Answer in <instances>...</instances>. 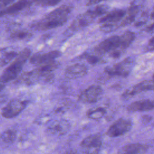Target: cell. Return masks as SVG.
<instances>
[{"instance_id": "1", "label": "cell", "mask_w": 154, "mask_h": 154, "mask_svg": "<svg viewBox=\"0 0 154 154\" xmlns=\"http://www.w3.org/2000/svg\"><path fill=\"white\" fill-rule=\"evenodd\" d=\"M73 6L71 4H63L52 10L42 19L34 22L31 27L35 30L46 31L63 26L67 22Z\"/></svg>"}, {"instance_id": "2", "label": "cell", "mask_w": 154, "mask_h": 154, "mask_svg": "<svg viewBox=\"0 0 154 154\" xmlns=\"http://www.w3.org/2000/svg\"><path fill=\"white\" fill-rule=\"evenodd\" d=\"M31 52L29 49L25 48L18 53L11 64L4 70L0 76V82L5 84L16 79L19 76L25 62L30 57Z\"/></svg>"}, {"instance_id": "3", "label": "cell", "mask_w": 154, "mask_h": 154, "mask_svg": "<svg viewBox=\"0 0 154 154\" xmlns=\"http://www.w3.org/2000/svg\"><path fill=\"white\" fill-rule=\"evenodd\" d=\"M134 64V59L128 57L119 63L107 66L104 72L109 77H126L129 75Z\"/></svg>"}, {"instance_id": "4", "label": "cell", "mask_w": 154, "mask_h": 154, "mask_svg": "<svg viewBox=\"0 0 154 154\" xmlns=\"http://www.w3.org/2000/svg\"><path fill=\"white\" fill-rule=\"evenodd\" d=\"M117 50L123 51L121 48L120 37L119 35H112L105 39L94 48L93 51L103 56L105 53L109 54Z\"/></svg>"}, {"instance_id": "5", "label": "cell", "mask_w": 154, "mask_h": 154, "mask_svg": "<svg viewBox=\"0 0 154 154\" xmlns=\"http://www.w3.org/2000/svg\"><path fill=\"white\" fill-rule=\"evenodd\" d=\"M26 100L14 99L11 100L1 109V115L6 119H11L17 116L27 106Z\"/></svg>"}, {"instance_id": "6", "label": "cell", "mask_w": 154, "mask_h": 154, "mask_svg": "<svg viewBox=\"0 0 154 154\" xmlns=\"http://www.w3.org/2000/svg\"><path fill=\"white\" fill-rule=\"evenodd\" d=\"M101 146L102 139L99 134L90 135L85 138L80 144L84 154H98Z\"/></svg>"}, {"instance_id": "7", "label": "cell", "mask_w": 154, "mask_h": 154, "mask_svg": "<svg viewBox=\"0 0 154 154\" xmlns=\"http://www.w3.org/2000/svg\"><path fill=\"white\" fill-rule=\"evenodd\" d=\"M132 125V122L129 119H119L109 126L106 134L110 137L123 135L131 130Z\"/></svg>"}, {"instance_id": "8", "label": "cell", "mask_w": 154, "mask_h": 154, "mask_svg": "<svg viewBox=\"0 0 154 154\" xmlns=\"http://www.w3.org/2000/svg\"><path fill=\"white\" fill-rule=\"evenodd\" d=\"M103 90L101 87L93 85L84 90L79 96L78 101L84 103H93L100 98Z\"/></svg>"}, {"instance_id": "9", "label": "cell", "mask_w": 154, "mask_h": 154, "mask_svg": "<svg viewBox=\"0 0 154 154\" xmlns=\"http://www.w3.org/2000/svg\"><path fill=\"white\" fill-rule=\"evenodd\" d=\"M59 51H52L47 53H36L29 58V62L32 64L41 66L55 61V59L61 55Z\"/></svg>"}, {"instance_id": "10", "label": "cell", "mask_w": 154, "mask_h": 154, "mask_svg": "<svg viewBox=\"0 0 154 154\" xmlns=\"http://www.w3.org/2000/svg\"><path fill=\"white\" fill-rule=\"evenodd\" d=\"M147 91H154V82L151 81H141L132 88L127 89L122 95L124 99H129L140 93Z\"/></svg>"}, {"instance_id": "11", "label": "cell", "mask_w": 154, "mask_h": 154, "mask_svg": "<svg viewBox=\"0 0 154 154\" xmlns=\"http://www.w3.org/2000/svg\"><path fill=\"white\" fill-rule=\"evenodd\" d=\"M126 14V11L123 9H114L100 18L99 22L102 24H120L119 23V22L123 20Z\"/></svg>"}, {"instance_id": "12", "label": "cell", "mask_w": 154, "mask_h": 154, "mask_svg": "<svg viewBox=\"0 0 154 154\" xmlns=\"http://www.w3.org/2000/svg\"><path fill=\"white\" fill-rule=\"evenodd\" d=\"M70 129V123L66 120H55L49 124L47 128V131L54 135H63Z\"/></svg>"}, {"instance_id": "13", "label": "cell", "mask_w": 154, "mask_h": 154, "mask_svg": "<svg viewBox=\"0 0 154 154\" xmlns=\"http://www.w3.org/2000/svg\"><path fill=\"white\" fill-rule=\"evenodd\" d=\"M87 67L84 64L76 63L68 66L65 70V76L69 79L83 77L87 73Z\"/></svg>"}, {"instance_id": "14", "label": "cell", "mask_w": 154, "mask_h": 154, "mask_svg": "<svg viewBox=\"0 0 154 154\" xmlns=\"http://www.w3.org/2000/svg\"><path fill=\"white\" fill-rule=\"evenodd\" d=\"M154 109V101L150 99H143L134 102L127 107L130 112L148 111Z\"/></svg>"}, {"instance_id": "15", "label": "cell", "mask_w": 154, "mask_h": 154, "mask_svg": "<svg viewBox=\"0 0 154 154\" xmlns=\"http://www.w3.org/2000/svg\"><path fill=\"white\" fill-rule=\"evenodd\" d=\"M30 1H19L13 3L7 7L0 10V17L8 14H13L19 13L21 10L28 8L32 4Z\"/></svg>"}, {"instance_id": "16", "label": "cell", "mask_w": 154, "mask_h": 154, "mask_svg": "<svg viewBox=\"0 0 154 154\" xmlns=\"http://www.w3.org/2000/svg\"><path fill=\"white\" fill-rule=\"evenodd\" d=\"M93 20V19L86 12H85L76 17V18L71 23L69 29L70 31H76L86 27L90 23H91Z\"/></svg>"}, {"instance_id": "17", "label": "cell", "mask_w": 154, "mask_h": 154, "mask_svg": "<svg viewBox=\"0 0 154 154\" xmlns=\"http://www.w3.org/2000/svg\"><path fill=\"white\" fill-rule=\"evenodd\" d=\"M39 80H40V77L38 72L35 69L32 70L25 72L20 75L16 79V82L17 84L29 85L35 83Z\"/></svg>"}, {"instance_id": "18", "label": "cell", "mask_w": 154, "mask_h": 154, "mask_svg": "<svg viewBox=\"0 0 154 154\" xmlns=\"http://www.w3.org/2000/svg\"><path fill=\"white\" fill-rule=\"evenodd\" d=\"M147 149V146L144 144L140 143L129 144L124 146L119 152V154H141Z\"/></svg>"}, {"instance_id": "19", "label": "cell", "mask_w": 154, "mask_h": 154, "mask_svg": "<svg viewBox=\"0 0 154 154\" xmlns=\"http://www.w3.org/2000/svg\"><path fill=\"white\" fill-rule=\"evenodd\" d=\"M139 10L140 8L138 5L135 4H131L130 7L128 8L126 15L120 23V26H126L132 23L135 20V17L138 13Z\"/></svg>"}, {"instance_id": "20", "label": "cell", "mask_w": 154, "mask_h": 154, "mask_svg": "<svg viewBox=\"0 0 154 154\" xmlns=\"http://www.w3.org/2000/svg\"><path fill=\"white\" fill-rule=\"evenodd\" d=\"M17 54L14 50L8 48L0 49V67H3L14 60Z\"/></svg>"}, {"instance_id": "21", "label": "cell", "mask_w": 154, "mask_h": 154, "mask_svg": "<svg viewBox=\"0 0 154 154\" xmlns=\"http://www.w3.org/2000/svg\"><path fill=\"white\" fill-rule=\"evenodd\" d=\"M120 37L121 42V48L124 51L125 49L128 48L134 42L135 38V34L132 31H126Z\"/></svg>"}, {"instance_id": "22", "label": "cell", "mask_w": 154, "mask_h": 154, "mask_svg": "<svg viewBox=\"0 0 154 154\" xmlns=\"http://www.w3.org/2000/svg\"><path fill=\"white\" fill-rule=\"evenodd\" d=\"M108 9V7L104 4L97 5L93 8L88 10L85 11L93 20L103 14H106Z\"/></svg>"}, {"instance_id": "23", "label": "cell", "mask_w": 154, "mask_h": 154, "mask_svg": "<svg viewBox=\"0 0 154 154\" xmlns=\"http://www.w3.org/2000/svg\"><path fill=\"white\" fill-rule=\"evenodd\" d=\"M32 34L31 32L25 29L15 30L10 34V37L12 40H28L32 37Z\"/></svg>"}, {"instance_id": "24", "label": "cell", "mask_w": 154, "mask_h": 154, "mask_svg": "<svg viewBox=\"0 0 154 154\" xmlns=\"http://www.w3.org/2000/svg\"><path fill=\"white\" fill-rule=\"evenodd\" d=\"M83 58H85L88 63L92 65L101 63L104 61L102 55L96 54L93 51V53H85L83 54Z\"/></svg>"}, {"instance_id": "25", "label": "cell", "mask_w": 154, "mask_h": 154, "mask_svg": "<svg viewBox=\"0 0 154 154\" xmlns=\"http://www.w3.org/2000/svg\"><path fill=\"white\" fill-rule=\"evenodd\" d=\"M106 113V110L103 107H97L96 108L90 109L87 112V117L93 120H98L101 119Z\"/></svg>"}, {"instance_id": "26", "label": "cell", "mask_w": 154, "mask_h": 154, "mask_svg": "<svg viewBox=\"0 0 154 154\" xmlns=\"http://www.w3.org/2000/svg\"><path fill=\"white\" fill-rule=\"evenodd\" d=\"M16 132L14 130L7 129L1 134L0 138L4 143H11L14 141L16 138Z\"/></svg>"}, {"instance_id": "27", "label": "cell", "mask_w": 154, "mask_h": 154, "mask_svg": "<svg viewBox=\"0 0 154 154\" xmlns=\"http://www.w3.org/2000/svg\"><path fill=\"white\" fill-rule=\"evenodd\" d=\"M120 26V24H110V23H103L102 24L100 29L103 32H110L115 29H117Z\"/></svg>"}, {"instance_id": "28", "label": "cell", "mask_w": 154, "mask_h": 154, "mask_svg": "<svg viewBox=\"0 0 154 154\" xmlns=\"http://www.w3.org/2000/svg\"><path fill=\"white\" fill-rule=\"evenodd\" d=\"M60 1L57 0H51V1H35L34 2L37 5L43 6V7H48V6H54L58 4Z\"/></svg>"}, {"instance_id": "29", "label": "cell", "mask_w": 154, "mask_h": 154, "mask_svg": "<svg viewBox=\"0 0 154 154\" xmlns=\"http://www.w3.org/2000/svg\"><path fill=\"white\" fill-rule=\"evenodd\" d=\"M146 49L147 51H154V37H152L149 41L148 42L146 46Z\"/></svg>"}, {"instance_id": "30", "label": "cell", "mask_w": 154, "mask_h": 154, "mask_svg": "<svg viewBox=\"0 0 154 154\" xmlns=\"http://www.w3.org/2000/svg\"><path fill=\"white\" fill-rule=\"evenodd\" d=\"M13 2V1H10V0H1V1H0V10L2 9H4V8H5L8 5H9Z\"/></svg>"}, {"instance_id": "31", "label": "cell", "mask_w": 154, "mask_h": 154, "mask_svg": "<svg viewBox=\"0 0 154 154\" xmlns=\"http://www.w3.org/2000/svg\"><path fill=\"white\" fill-rule=\"evenodd\" d=\"M151 120H152V117L149 115H144L141 117V121L144 124L149 123Z\"/></svg>"}, {"instance_id": "32", "label": "cell", "mask_w": 154, "mask_h": 154, "mask_svg": "<svg viewBox=\"0 0 154 154\" xmlns=\"http://www.w3.org/2000/svg\"><path fill=\"white\" fill-rule=\"evenodd\" d=\"M147 32L149 33H153L154 32V22L151 25L147 26L145 29Z\"/></svg>"}, {"instance_id": "33", "label": "cell", "mask_w": 154, "mask_h": 154, "mask_svg": "<svg viewBox=\"0 0 154 154\" xmlns=\"http://www.w3.org/2000/svg\"><path fill=\"white\" fill-rule=\"evenodd\" d=\"M62 154H79V153L78 152V151L76 150L70 149V150H67V151L64 152Z\"/></svg>"}, {"instance_id": "34", "label": "cell", "mask_w": 154, "mask_h": 154, "mask_svg": "<svg viewBox=\"0 0 154 154\" xmlns=\"http://www.w3.org/2000/svg\"><path fill=\"white\" fill-rule=\"evenodd\" d=\"M100 2V1H88L87 3V5H95V4H97L98 3Z\"/></svg>"}, {"instance_id": "35", "label": "cell", "mask_w": 154, "mask_h": 154, "mask_svg": "<svg viewBox=\"0 0 154 154\" xmlns=\"http://www.w3.org/2000/svg\"><path fill=\"white\" fill-rule=\"evenodd\" d=\"M5 87V84L0 82V92Z\"/></svg>"}, {"instance_id": "36", "label": "cell", "mask_w": 154, "mask_h": 154, "mask_svg": "<svg viewBox=\"0 0 154 154\" xmlns=\"http://www.w3.org/2000/svg\"><path fill=\"white\" fill-rule=\"evenodd\" d=\"M150 17L152 19L154 20V7H153V11L152 12V13L150 14Z\"/></svg>"}, {"instance_id": "37", "label": "cell", "mask_w": 154, "mask_h": 154, "mask_svg": "<svg viewBox=\"0 0 154 154\" xmlns=\"http://www.w3.org/2000/svg\"><path fill=\"white\" fill-rule=\"evenodd\" d=\"M152 79H153V82H154V74H153V76H152Z\"/></svg>"}]
</instances>
